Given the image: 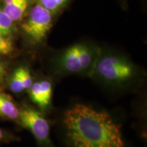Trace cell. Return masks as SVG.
Segmentation results:
<instances>
[{"label":"cell","instance_id":"1","mask_svg":"<svg viewBox=\"0 0 147 147\" xmlns=\"http://www.w3.org/2000/svg\"><path fill=\"white\" fill-rule=\"evenodd\" d=\"M69 147H125L121 126L107 112L77 104L64 113Z\"/></svg>","mask_w":147,"mask_h":147},{"label":"cell","instance_id":"2","mask_svg":"<svg viewBox=\"0 0 147 147\" xmlns=\"http://www.w3.org/2000/svg\"><path fill=\"white\" fill-rule=\"evenodd\" d=\"M92 74L106 83L119 85L133 80L137 69L131 61L122 55L107 53L99 55Z\"/></svg>","mask_w":147,"mask_h":147},{"label":"cell","instance_id":"3","mask_svg":"<svg viewBox=\"0 0 147 147\" xmlns=\"http://www.w3.org/2000/svg\"><path fill=\"white\" fill-rule=\"evenodd\" d=\"M100 54L95 46L84 42L75 44L60 53L56 59L57 67L62 73L92 74Z\"/></svg>","mask_w":147,"mask_h":147},{"label":"cell","instance_id":"4","mask_svg":"<svg viewBox=\"0 0 147 147\" xmlns=\"http://www.w3.org/2000/svg\"><path fill=\"white\" fill-rule=\"evenodd\" d=\"M53 15L38 3L33 5L21 24V29L34 45H40L47 38L52 27Z\"/></svg>","mask_w":147,"mask_h":147},{"label":"cell","instance_id":"5","mask_svg":"<svg viewBox=\"0 0 147 147\" xmlns=\"http://www.w3.org/2000/svg\"><path fill=\"white\" fill-rule=\"evenodd\" d=\"M18 120L33 134L40 147H54L50 139L49 121L40 111L25 106L20 110Z\"/></svg>","mask_w":147,"mask_h":147},{"label":"cell","instance_id":"6","mask_svg":"<svg viewBox=\"0 0 147 147\" xmlns=\"http://www.w3.org/2000/svg\"><path fill=\"white\" fill-rule=\"evenodd\" d=\"M31 100L40 110H46L50 107L53 94V86L48 80L33 82L28 90Z\"/></svg>","mask_w":147,"mask_h":147},{"label":"cell","instance_id":"7","mask_svg":"<svg viewBox=\"0 0 147 147\" xmlns=\"http://www.w3.org/2000/svg\"><path fill=\"white\" fill-rule=\"evenodd\" d=\"M28 6L29 0H2L1 8L15 23L23 19Z\"/></svg>","mask_w":147,"mask_h":147},{"label":"cell","instance_id":"8","mask_svg":"<svg viewBox=\"0 0 147 147\" xmlns=\"http://www.w3.org/2000/svg\"><path fill=\"white\" fill-rule=\"evenodd\" d=\"M20 109L16 106L12 97L0 91V117L10 120H18Z\"/></svg>","mask_w":147,"mask_h":147},{"label":"cell","instance_id":"9","mask_svg":"<svg viewBox=\"0 0 147 147\" xmlns=\"http://www.w3.org/2000/svg\"><path fill=\"white\" fill-rule=\"evenodd\" d=\"M16 30L14 22L3 12L0 7V35L8 38L15 33Z\"/></svg>","mask_w":147,"mask_h":147},{"label":"cell","instance_id":"10","mask_svg":"<svg viewBox=\"0 0 147 147\" xmlns=\"http://www.w3.org/2000/svg\"><path fill=\"white\" fill-rule=\"evenodd\" d=\"M68 1L69 0H36V2L50 11L52 14H55L65 6Z\"/></svg>","mask_w":147,"mask_h":147},{"label":"cell","instance_id":"11","mask_svg":"<svg viewBox=\"0 0 147 147\" xmlns=\"http://www.w3.org/2000/svg\"><path fill=\"white\" fill-rule=\"evenodd\" d=\"M9 87L11 91L14 93H20L25 91L23 86V78H22L19 67L14 71L9 81Z\"/></svg>","mask_w":147,"mask_h":147},{"label":"cell","instance_id":"12","mask_svg":"<svg viewBox=\"0 0 147 147\" xmlns=\"http://www.w3.org/2000/svg\"><path fill=\"white\" fill-rule=\"evenodd\" d=\"M14 51V46L11 38L0 35V55H8Z\"/></svg>","mask_w":147,"mask_h":147},{"label":"cell","instance_id":"13","mask_svg":"<svg viewBox=\"0 0 147 147\" xmlns=\"http://www.w3.org/2000/svg\"><path fill=\"white\" fill-rule=\"evenodd\" d=\"M7 75L6 65L1 60H0V88L4 84L5 78Z\"/></svg>","mask_w":147,"mask_h":147},{"label":"cell","instance_id":"14","mask_svg":"<svg viewBox=\"0 0 147 147\" xmlns=\"http://www.w3.org/2000/svg\"><path fill=\"white\" fill-rule=\"evenodd\" d=\"M3 138V132L2 130L0 129V140H1Z\"/></svg>","mask_w":147,"mask_h":147}]
</instances>
